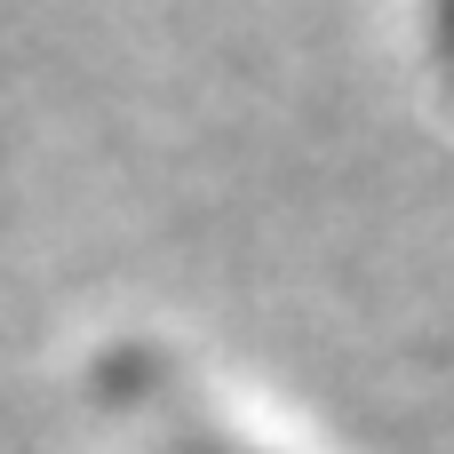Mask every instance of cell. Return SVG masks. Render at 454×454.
Wrapping results in <instances>:
<instances>
[{"label":"cell","instance_id":"2","mask_svg":"<svg viewBox=\"0 0 454 454\" xmlns=\"http://www.w3.org/2000/svg\"><path fill=\"white\" fill-rule=\"evenodd\" d=\"M184 454H231V447H184Z\"/></svg>","mask_w":454,"mask_h":454},{"label":"cell","instance_id":"1","mask_svg":"<svg viewBox=\"0 0 454 454\" xmlns=\"http://www.w3.org/2000/svg\"><path fill=\"white\" fill-rule=\"evenodd\" d=\"M439 16H447V48H454V0H439Z\"/></svg>","mask_w":454,"mask_h":454}]
</instances>
